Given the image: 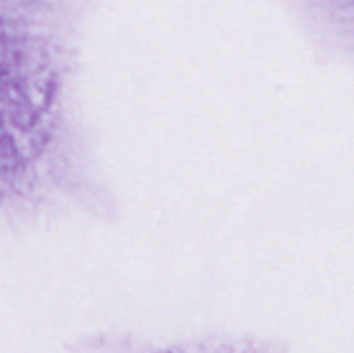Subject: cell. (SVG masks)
Here are the masks:
<instances>
[{
    "mask_svg": "<svg viewBox=\"0 0 354 353\" xmlns=\"http://www.w3.org/2000/svg\"><path fill=\"white\" fill-rule=\"evenodd\" d=\"M64 353H289L280 343L256 336H201L156 341L128 334L83 336Z\"/></svg>",
    "mask_w": 354,
    "mask_h": 353,
    "instance_id": "obj_1",
    "label": "cell"
}]
</instances>
